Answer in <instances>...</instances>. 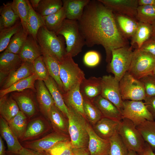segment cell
Here are the masks:
<instances>
[{"label": "cell", "instance_id": "cell-38", "mask_svg": "<svg viewBox=\"0 0 155 155\" xmlns=\"http://www.w3.org/2000/svg\"><path fill=\"white\" fill-rule=\"evenodd\" d=\"M12 5L14 11L20 20L24 30L28 34L27 23L29 8L26 0H13Z\"/></svg>", "mask_w": 155, "mask_h": 155}, {"label": "cell", "instance_id": "cell-23", "mask_svg": "<svg viewBox=\"0 0 155 155\" xmlns=\"http://www.w3.org/2000/svg\"><path fill=\"white\" fill-rule=\"evenodd\" d=\"M113 13L116 24L120 32L126 38H131L137 30L139 21L136 19L127 16Z\"/></svg>", "mask_w": 155, "mask_h": 155}, {"label": "cell", "instance_id": "cell-25", "mask_svg": "<svg viewBox=\"0 0 155 155\" xmlns=\"http://www.w3.org/2000/svg\"><path fill=\"white\" fill-rule=\"evenodd\" d=\"M103 117L121 121L122 117L120 111L113 103L101 95L93 101Z\"/></svg>", "mask_w": 155, "mask_h": 155}, {"label": "cell", "instance_id": "cell-11", "mask_svg": "<svg viewBox=\"0 0 155 155\" xmlns=\"http://www.w3.org/2000/svg\"><path fill=\"white\" fill-rule=\"evenodd\" d=\"M101 95L115 105L121 111L123 100L120 94L119 81L114 77L105 75L101 79Z\"/></svg>", "mask_w": 155, "mask_h": 155}, {"label": "cell", "instance_id": "cell-27", "mask_svg": "<svg viewBox=\"0 0 155 155\" xmlns=\"http://www.w3.org/2000/svg\"><path fill=\"white\" fill-rule=\"evenodd\" d=\"M33 74V63L23 62L18 69L9 73L1 89L7 88L16 82Z\"/></svg>", "mask_w": 155, "mask_h": 155}, {"label": "cell", "instance_id": "cell-28", "mask_svg": "<svg viewBox=\"0 0 155 155\" xmlns=\"http://www.w3.org/2000/svg\"><path fill=\"white\" fill-rule=\"evenodd\" d=\"M23 62L19 54L3 51L0 55V72L9 74L18 69Z\"/></svg>", "mask_w": 155, "mask_h": 155}, {"label": "cell", "instance_id": "cell-34", "mask_svg": "<svg viewBox=\"0 0 155 155\" xmlns=\"http://www.w3.org/2000/svg\"><path fill=\"white\" fill-rule=\"evenodd\" d=\"M0 13V30L12 26L20 20L12 8V2L3 3Z\"/></svg>", "mask_w": 155, "mask_h": 155}, {"label": "cell", "instance_id": "cell-55", "mask_svg": "<svg viewBox=\"0 0 155 155\" xmlns=\"http://www.w3.org/2000/svg\"><path fill=\"white\" fill-rule=\"evenodd\" d=\"M139 5L155 6V0H138Z\"/></svg>", "mask_w": 155, "mask_h": 155}, {"label": "cell", "instance_id": "cell-32", "mask_svg": "<svg viewBox=\"0 0 155 155\" xmlns=\"http://www.w3.org/2000/svg\"><path fill=\"white\" fill-rule=\"evenodd\" d=\"M18 106L11 96L5 95L0 98V116L7 122L19 112Z\"/></svg>", "mask_w": 155, "mask_h": 155}, {"label": "cell", "instance_id": "cell-60", "mask_svg": "<svg viewBox=\"0 0 155 155\" xmlns=\"http://www.w3.org/2000/svg\"><path fill=\"white\" fill-rule=\"evenodd\" d=\"M152 74L155 75V67L154 68V70L153 71Z\"/></svg>", "mask_w": 155, "mask_h": 155}, {"label": "cell", "instance_id": "cell-14", "mask_svg": "<svg viewBox=\"0 0 155 155\" xmlns=\"http://www.w3.org/2000/svg\"><path fill=\"white\" fill-rule=\"evenodd\" d=\"M114 13L136 19L138 0H98Z\"/></svg>", "mask_w": 155, "mask_h": 155}, {"label": "cell", "instance_id": "cell-4", "mask_svg": "<svg viewBox=\"0 0 155 155\" xmlns=\"http://www.w3.org/2000/svg\"><path fill=\"white\" fill-rule=\"evenodd\" d=\"M56 33L49 30L44 25L39 29L37 33V42L42 52L60 61L66 54V48L61 39Z\"/></svg>", "mask_w": 155, "mask_h": 155}, {"label": "cell", "instance_id": "cell-58", "mask_svg": "<svg viewBox=\"0 0 155 155\" xmlns=\"http://www.w3.org/2000/svg\"><path fill=\"white\" fill-rule=\"evenodd\" d=\"M152 36L155 38V22L152 24Z\"/></svg>", "mask_w": 155, "mask_h": 155}, {"label": "cell", "instance_id": "cell-44", "mask_svg": "<svg viewBox=\"0 0 155 155\" xmlns=\"http://www.w3.org/2000/svg\"><path fill=\"white\" fill-rule=\"evenodd\" d=\"M136 19L139 22L152 25L155 22V6L139 5Z\"/></svg>", "mask_w": 155, "mask_h": 155}, {"label": "cell", "instance_id": "cell-33", "mask_svg": "<svg viewBox=\"0 0 155 155\" xmlns=\"http://www.w3.org/2000/svg\"><path fill=\"white\" fill-rule=\"evenodd\" d=\"M30 119L20 111L16 115L7 122L11 129L20 141L24 136Z\"/></svg>", "mask_w": 155, "mask_h": 155}, {"label": "cell", "instance_id": "cell-41", "mask_svg": "<svg viewBox=\"0 0 155 155\" xmlns=\"http://www.w3.org/2000/svg\"><path fill=\"white\" fill-rule=\"evenodd\" d=\"M63 6L61 0H40L36 11L41 16H45L57 12Z\"/></svg>", "mask_w": 155, "mask_h": 155}, {"label": "cell", "instance_id": "cell-10", "mask_svg": "<svg viewBox=\"0 0 155 155\" xmlns=\"http://www.w3.org/2000/svg\"><path fill=\"white\" fill-rule=\"evenodd\" d=\"M120 94L123 100H144L146 95L140 81L127 72L119 82Z\"/></svg>", "mask_w": 155, "mask_h": 155}, {"label": "cell", "instance_id": "cell-35", "mask_svg": "<svg viewBox=\"0 0 155 155\" xmlns=\"http://www.w3.org/2000/svg\"><path fill=\"white\" fill-rule=\"evenodd\" d=\"M26 0L29 8L27 23L28 33L37 42L36 36L38 31L44 25L42 16L33 9L29 1Z\"/></svg>", "mask_w": 155, "mask_h": 155}, {"label": "cell", "instance_id": "cell-42", "mask_svg": "<svg viewBox=\"0 0 155 155\" xmlns=\"http://www.w3.org/2000/svg\"><path fill=\"white\" fill-rule=\"evenodd\" d=\"M83 99V108L86 119L93 125L103 117L93 102L84 98Z\"/></svg>", "mask_w": 155, "mask_h": 155}, {"label": "cell", "instance_id": "cell-12", "mask_svg": "<svg viewBox=\"0 0 155 155\" xmlns=\"http://www.w3.org/2000/svg\"><path fill=\"white\" fill-rule=\"evenodd\" d=\"M68 140H70L69 135L54 131L40 138L23 142L22 145L24 148L34 150L47 151L58 143Z\"/></svg>", "mask_w": 155, "mask_h": 155}, {"label": "cell", "instance_id": "cell-2", "mask_svg": "<svg viewBox=\"0 0 155 155\" xmlns=\"http://www.w3.org/2000/svg\"><path fill=\"white\" fill-rule=\"evenodd\" d=\"M67 107L69 135L73 148L88 147L89 140L87 128L88 121L72 108Z\"/></svg>", "mask_w": 155, "mask_h": 155}, {"label": "cell", "instance_id": "cell-5", "mask_svg": "<svg viewBox=\"0 0 155 155\" xmlns=\"http://www.w3.org/2000/svg\"><path fill=\"white\" fill-rule=\"evenodd\" d=\"M59 63L60 78L65 92L76 83H81L85 78L84 72L70 54L66 53Z\"/></svg>", "mask_w": 155, "mask_h": 155}, {"label": "cell", "instance_id": "cell-15", "mask_svg": "<svg viewBox=\"0 0 155 155\" xmlns=\"http://www.w3.org/2000/svg\"><path fill=\"white\" fill-rule=\"evenodd\" d=\"M87 128L89 136L88 148L90 155H110L109 140L102 139L98 136L88 122Z\"/></svg>", "mask_w": 155, "mask_h": 155}, {"label": "cell", "instance_id": "cell-24", "mask_svg": "<svg viewBox=\"0 0 155 155\" xmlns=\"http://www.w3.org/2000/svg\"><path fill=\"white\" fill-rule=\"evenodd\" d=\"M42 55L41 49L37 42L31 36L28 34L19 54L21 59L23 62L33 63Z\"/></svg>", "mask_w": 155, "mask_h": 155}, {"label": "cell", "instance_id": "cell-31", "mask_svg": "<svg viewBox=\"0 0 155 155\" xmlns=\"http://www.w3.org/2000/svg\"><path fill=\"white\" fill-rule=\"evenodd\" d=\"M42 52L49 75L55 81L62 94L64 93L63 86L60 76V67L58 61L53 57Z\"/></svg>", "mask_w": 155, "mask_h": 155}, {"label": "cell", "instance_id": "cell-1", "mask_svg": "<svg viewBox=\"0 0 155 155\" xmlns=\"http://www.w3.org/2000/svg\"><path fill=\"white\" fill-rule=\"evenodd\" d=\"M77 22L86 45H101L108 62L111 60L113 50L128 45L117 27L113 12L98 0H90Z\"/></svg>", "mask_w": 155, "mask_h": 155}, {"label": "cell", "instance_id": "cell-20", "mask_svg": "<svg viewBox=\"0 0 155 155\" xmlns=\"http://www.w3.org/2000/svg\"><path fill=\"white\" fill-rule=\"evenodd\" d=\"M102 78L92 77L84 78L80 86V92L83 98L92 102L101 93Z\"/></svg>", "mask_w": 155, "mask_h": 155}, {"label": "cell", "instance_id": "cell-16", "mask_svg": "<svg viewBox=\"0 0 155 155\" xmlns=\"http://www.w3.org/2000/svg\"><path fill=\"white\" fill-rule=\"evenodd\" d=\"M80 83H76L62 94L67 106L71 107L86 119L83 108V98L80 89Z\"/></svg>", "mask_w": 155, "mask_h": 155}, {"label": "cell", "instance_id": "cell-45", "mask_svg": "<svg viewBox=\"0 0 155 155\" xmlns=\"http://www.w3.org/2000/svg\"><path fill=\"white\" fill-rule=\"evenodd\" d=\"M109 140L110 155H128L129 150L118 132L114 134Z\"/></svg>", "mask_w": 155, "mask_h": 155}, {"label": "cell", "instance_id": "cell-51", "mask_svg": "<svg viewBox=\"0 0 155 155\" xmlns=\"http://www.w3.org/2000/svg\"><path fill=\"white\" fill-rule=\"evenodd\" d=\"M144 103L148 111L155 119V96L146 98Z\"/></svg>", "mask_w": 155, "mask_h": 155}, {"label": "cell", "instance_id": "cell-7", "mask_svg": "<svg viewBox=\"0 0 155 155\" xmlns=\"http://www.w3.org/2000/svg\"><path fill=\"white\" fill-rule=\"evenodd\" d=\"M132 47L127 45L112 51L109 69L119 82L130 67L133 54Z\"/></svg>", "mask_w": 155, "mask_h": 155}, {"label": "cell", "instance_id": "cell-48", "mask_svg": "<svg viewBox=\"0 0 155 155\" xmlns=\"http://www.w3.org/2000/svg\"><path fill=\"white\" fill-rule=\"evenodd\" d=\"M139 80L144 86L146 98L155 96V75L153 74H149Z\"/></svg>", "mask_w": 155, "mask_h": 155}, {"label": "cell", "instance_id": "cell-22", "mask_svg": "<svg viewBox=\"0 0 155 155\" xmlns=\"http://www.w3.org/2000/svg\"><path fill=\"white\" fill-rule=\"evenodd\" d=\"M47 119L54 131L69 135L68 119L55 104L49 113Z\"/></svg>", "mask_w": 155, "mask_h": 155}, {"label": "cell", "instance_id": "cell-50", "mask_svg": "<svg viewBox=\"0 0 155 155\" xmlns=\"http://www.w3.org/2000/svg\"><path fill=\"white\" fill-rule=\"evenodd\" d=\"M139 49L147 52L155 57V38L152 36Z\"/></svg>", "mask_w": 155, "mask_h": 155}, {"label": "cell", "instance_id": "cell-26", "mask_svg": "<svg viewBox=\"0 0 155 155\" xmlns=\"http://www.w3.org/2000/svg\"><path fill=\"white\" fill-rule=\"evenodd\" d=\"M90 0H63L66 19L78 21L81 17L85 6Z\"/></svg>", "mask_w": 155, "mask_h": 155}, {"label": "cell", "instance_id": "cell-21", "mask_svg": "<svg viewBox=\"0 0 155 155\" xmlns=\"http://www.w3.org/2000/svg\"><path fill=\"white\" fill-rule=\"evenodd\" d=\"M12 97L16 102L20 111L30 119L38 113L36 102L29 94L17 92L12 94Z\"/></svg>", "mask_w": 155, "mask_h": 155}, {"label": "cell", "instance_id": "cell-17", "mask_svg": "<svg viewBox=\"0 0 155 155\" xmlns=\"http://www.w3.org/2000/svg\"><path fill=\"white\" fill-rule=\"evenodd\" d=\"M36 89V98L40 111L47 119L49 113L55 104L54 100L43 81L37 80Z\"/></svg>", "mask_w": 155, "mask_h": 155}, {"label": "cell", "instance_id": "cell-30", "mask_svg": "<svg viewBox=\"0 0 155 155\" xmlns=\"http://www.w3.org/2000/svg\"><path fill=\"white\" fill-rule=\"evenodd\" d=\"M152 36V25L139 22L137 28L131 38V46L136 45L140 49L142 45Z\"/></svg>", "mask_w": 155, "mask_h": 155}, {"label": "cell", "instance_id": "cell-59", "mask_svg": "<svg viewBox=\"0 0 155 155\" xmlns=\"http://www.w3.org/2000/svg\"><path fill=\"white\" fill-rule=\"evenodd\" d=\"M128 155H138V154L137 153L135 152L129 150Z\"/></svg>", "mask_w": 155, "mask_h": 155}, {"label": "cell", "instance_id": "cell-29", "mask_svg": "<svg viewBox=\"0 0 155 155\" xmlns=\"http://www.w3.org/2000/svg\"><path fill=\"white\" fill-rule=\"evenodd\" d=\"M44 82L53 97L55 105L67 118L68 109L57 84L50 76Z\"/></svg>", "mask_w": 155, "mask_h": 155}, {"label": "cell", "instance_id": "cell-19", "mask_svg": "<svg viewBox=\"0 0 155 155\" xmlns=\"http://www.w3.org/2000/svg\"><path fill=\"white\" fill-rule=\"evenodd\" d=\"M120 121L103 117L92 127L98 136L102 139L109 140L118 132Z\"/></svg>", "mask_w": 155, "mask_h": 155}, {"label": "cell", "instance_id": "cell-49", "mask_svg": "<svg viewBox=\"0 0 155 155\" xmlns=\"http://www.w3.org/2000/svg\"><path fill=\"white\" fill-rule=\"evenodd\" d=\"M100 61V56L97 52L91 51H88L84 55L83 61L84 64L89 67H94L97 65Z\"/></svg>", "mask_w": 155, "mask_h": 155}, {"label": "cell", "instance_id": "cell-36", "mask_svg": "<svg viewBox=\"0 0 155 155\" xmlns=\"http://www.w3.org/2000/svg\"><path fill=\"white\" fill-rule=\"evenodd\" d=\"M37 78L34 73L28 77L16 82L7 88L1 89L0 91V98L11 92L22 91L27 89L35 90L34 84Z\"/></svg>", "mask_w": 155, "mask_h": 155}, {"label": "cell", "instance_id": "cell-46", "mask_svg": "<svg viewBox=\"0 0 155 155\" xmlns=\"http://www.w3.org/2000/svg\"><path fill=\"white\" fill-rule=\"evenodd\" d=\"M73 148L70 140L59 142L46 151L50 155H73Z\"/></svg>", "mask_w": 155, "mask_h": 155}, {"label": "cell", "instance_id": "cell-39", "mask_svg": "<svg viewBox=\"0 0 155 155\" xmlns=\"http://www.w3.org/2000/svg\"><path fill=\"white\" fill-rule=\"evenodd\" d=\"M136 127L145 141L155 148V120H146Z\"/></svg>", "mask_w": 155, "mask_h": 155}, {"label": "cell", "instance_id": "cell-56", "mask_svg": "<svg viewBox=\"0 0 155 155\" xmlns=\"http://www.w3.org/2000/svg\"><path fill=\"white\" fill-rule=\"evenodd\" d=\"M5 147L2 137L0 136V155H6Z\"/></svg>", "mask_w": 155, "mask_h": 155}, {"label": "cell", "instance_id": "cell-18", "mask_svg": "<svg viewBox=\"0 0 155 155\" xmlns=\"http://www.w3.org/2000/svg\"><path fill=\"white\" fill-rule=\"evenodd\" d=\"M0 132L1 136L7 143L8 152L17 155L24 147L11 129L7 122L1 116Z\"/></svg>", "mask_w": 155, "mask_h": 155}, {"label": "cell", "instance_id": "cell-37", "mask_svg": "<svg viewBox=\"0 0 155 155\" xmlns=\"http://www.w3.org/2000/svg\"><path fill=\"white\" fill-rule=\"evenodd\" d=\"M42 18L44 26L49 30L55 32L66 19L65 9L63 6L57 12L47 16H42Z\"/></svg>", "mask_w": 155, "mask_h": 155}, {"label": "cell", "instance_id": "cell-53", "mask_svg": "<svg viewBox=\"0 0 155 155\" xmlns=\"http://www.w3.org/2000/svg\"><path fill=\"white\" fill-rule=\"evenodd\" d=\"M138 155H155L151 147L147 142H146L142 150L137 153Z\"/></svg>", "mask_w": 155, "mask_h": 155}, {"label": "cell", "instance_id": "cell-8", "mask_svg": "<svg viewBox=\"0 0 155 155\" xmlns=\"http://www.w3.org/2000/svg\"><path fill=\"white\" fill-rule=\"evenodd\" d=\"M155 67V57L140 49L133 51L131 65L128 72L135 78L139 80L152 74Z\"/></svg>", "mask_w": 155, "mask_h": 155}, {"label": "cell", "instance_id": "cell-52", "mask_svg": "<svg viewBox=\"0 0 155 155\" xmlns=\"http://www.w3.org/2000/svg\"><path fill=\"white\" fill-rule=\"evenodd\" d=\"M17 155H50L46 151H36L24 147Z\"/></svg>", "mask_w": 155, "mask_h": 155}, {"label": "cell", "instance_id": "cell-9", "mask_svg": "<svg viewBox=\"0 0 155 155\" xmlns=\"http://www.w3.org/2000/svg\"><path fill=\"white\" fill-rule=\"evenodd\" d=\"M121 112L122 119H129L136 127L146 120H154L153 116L142 101L123 100Z\"/></svg>", "mask_w": 155, "mask_h": 155}, {"label": "cell", "instance_id": "cell-40", "mask_svg": "<svg viewBox=\"0 0 155 155\" xmlns=\"http://www.w3.org/2000/svg\"><path fill=\"white\" fill-rule=\"evenodd\" d=\"M28 34L22 27L11 38L5 52L19 54L26 41Z\"/></svg>", "mask_w": 155, "mask_h": 155}, {"label": "cell", "instance_id": "cell-47", "mask_svg": "<svg viewBox=\"0 0 155 155\" xmlns=\"http://www.w3.org/2000/svg\"><path fill=\"white\" fill-rule=\"evenodd\" d=\"M33 68L34 73L36 77L37 80L44 81L47 79L49 77L42 55L34 61Z\"/></svg>", "mask_w": 155, "mask_h": 155}, {"label": "cell", "instance_id": "cell-6", "mask_svg": "<svg viewBox=\"0 0 155 155\" xmlns=\"http://www.w3.org/2000/svg\"><path fill=\"white\" fill-rule=\"evenodd\" d=\"M118 133L128 150L141 151L146 142L139 130L129 119L124 118L120 121Z\"/></svg>", "mask_w": 155, "mask_h": 155}, {"label": "cell", "instance_id": "cell-43", "mask_svg": "<svg viewBox=\"0 0 155 155\" xmlns=\"http://www.w3.org/2000/svg\"><path fill=\"white\" fill-rule=\"evenodd\" d=\"M22 27L20 21H18L12 26L0 30V52L5 50L11 38Z\"/></svg>", "mask_w": 155, "mask_h": 155}, {"label": "cell", "instance_id": "cell-57", "mask_svg": "<svg viewBox=\"0 0 155 155\" xmlns=\"http://www.w3.org/2000/svg\"><path fill=\"white\" fill-rule=\"evenodd\" d=\"M32 7L36 11L40 0H29Z\"/></svg>", "mask_w": 155, "mask_h": 155}, {"label": "cell", "instance_id": "cell-54", "mask_svg": "<svg viewBox=\"0 0 155 155\" xmlns=\"http://www.w3.org/2000/svg\"><path fill=\"white\" fill-rule=\"evenodd\" d=\"M90 152L88 147L73 148V155H89Z\"/></svg>", "mask_w": 155, "mask_h": 155}, {"label": "cell", "instance_id": "cell-13", "mask_svg": "<svg viewBox=\"0 0 155 155\" xmlns=\"http://www.w3.org/2000/svg\"><path fill=\"white\" fill-rule=\"evenodd\" d=\"M52 128L48 120L40 116L30 119L20 142L36 140L49 131Z\"/></svg>", "mask_w": 155, "mask_h": 155}, {"label": "cell", "instance_id": "cell-3", "mask_svg": "<svg viewBox=\"0 0 155 155\" xmlns=\"http://www.w3.org/2000/svg\"><path fill=\"white\" fill-rule=\"evenodd\" d=\"M55 33L57 35H60L64 37L66 53L70 54L72 57L80 53L86 45L76 21L65 19Z\"/></svg>", "mask_w": 155, "mask_h": 155}]
</instances>
